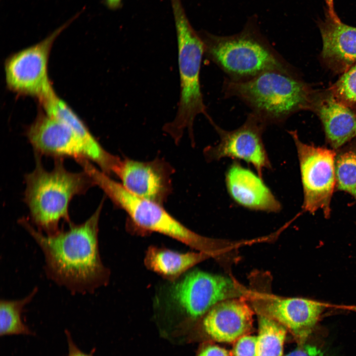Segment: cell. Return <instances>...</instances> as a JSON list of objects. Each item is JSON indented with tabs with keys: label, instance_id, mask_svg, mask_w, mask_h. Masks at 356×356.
I'll return each mask as SVG.
<instances>
[{
	"label": "cell",
	"instance_id": "obj_1",
	"mask_svg": "<svg viewBox=\"0 0 356 356\" xmlns=\"http://www.w3.org/2000/svg\"><path fill=\"white\" fill-rule=\"evenodd\" d=\"M103 202L85 222H71L67 230L52 235L36 229L29 219L19 220L43 253L46 276L71 293H93L109 281L110 271L101 259L98 238Z\"/></svg>",
	"mask_w": 356,
	"mask_h": 356
},
{
	"label": "cell",
	"instance_id": "obj_2",
	"mask_svg": "<svg viewBox=\"0 0 356 356\" xmlns=\"http://www.w3.org/2000/svg\"><path fill=\"white\" fill-rule=\"evenodd\" d=\"M317 90L298 73L278 71L240 81L225 77L222 86L225 97L242 101L267 126L281 125L299 111H312Z\"/></svg>",
	"mask_w": 356,
	"mask_h": 356
},
{
	"label": "cell",
	"instance_id": "obj_3",
	"mask_svg": "<svg viewBox=\"0 0 356 356\" xmlns=\"http://www.w3.org/2000/svg\"><path fill=\"white\" fill-rule=\"evenodd\" d=\"M36 155L34 170L25 176L24 201L29 210L31 222L47 235L57 233L59 222L71 223L69 206L72 198L85 194L94 185L85 171L74 173L66 170L63 159H55L51 171L44 169L41 156Z\"/></svg>",
	"mask_w": 356,
	"mask_h": 356
},
{
	"label": "cell",
	"instance_id": "obj_4",
	"mask_svg": "<svg viewBox=\"0 0 356 356\" xmlns=\"http://www.w3.org/2000/svg\"><path fill=\"white\" fill-rule=\"evenodd\" d=\"M89 174L95 185L101 189L115 206L127 214V229L132 233L144 236L158 233L204 253L214 256L218 251V242L201 236L187 228L169 213L162 205L136 196L125 189L120 182L97 168Z\"/></svg>",
	"mask_w": 356,
	"mask_h": 356
},
{
	"label": "cell",
	"instance_id": "obj_5",
	"mask_svg": "<svg viewBox=\"0 0 356 356\" xmlns=\"http://www.w3.org/2000/svg\"><path fill=\"white\" fill-rule=\"evenodd\" d=\"M198 33L203 43L204 55L230 80H246L269 71L298 73L253 26L248 25L231 36Z\"/></svg>",
	"mask_w": 356,
	"mask_h": 356
},
{
	"label": "cell",
	"instance_id": "obj_6",
	"mask_svg": "<svg viewBox=\"0 0 356 356\" xmlns=\"http://www.w3.org/2000/svg\"><path fill=\"white\" fill-rule=\"evenodd\" d=\"M175 23L178 47L180 77V96L176 116L167 123L163 130L178 142L186 129L194 141L193 124L195 117L202 114L209 120L200 84L203 55V41L190 24L180 0H170Z\"/></svg>",
	"mask_w": 356,
	"mask_h": 356
},
{
	"label": "cell",
	"instance_id": "obj_7",
	"mask_svg": "<svg viewBox=\"0 0 356 356\" xmlns=\"http://www.w3.org/2000/svg\"><path fill=\"white\" fill-rule=\"evenodd\" d=\"M77 13L44 39L9 56L4 62L7 88L18 95L39 100L52 89L48 74L49 57L58 36L81 14Z\"/></svg>",
	"mask_w": 356,
	"mask_h": 356
},
{
	"label": "cell",
	"instance_id": "obj_8",
	"mask_svg": "<svg viewBox=\"0 0 356 356\" xmlns=\"http://www.w3.org/2000/svg\"><path fill=\"white\" fill-rule=\"evenodd\" d=\"M288 133L294 141L299 161L304 193L302 209L311 214L322 210L328 218L336 187V151L304 143L296 130Z\"/></svg>",
	"mask_w": 356,
	"mask_h": 356
},
{
	"label": "cell",
	"instance_id": "obj_9",
	"mask_svg": "<svg viewBox=\"0 0 356 356\" xmlns=\"http://www.w3.org/2000/svg\"><path fill=\"white\" fill-rule=\"evenodd\" d=\"M209 122L220 140L217 144L204 149L207 160L219 161L224 158L242 160L253 165L261 178L265 170L271 169L262 138L267 126L256 115L250 112L245 122L232 131L221 128L212 119Z\"/></svg>",
	"mask_w": 356,
	"mask_h": 356
},
{
	"label": "cell",
	"instance_id": "obj_10",
	"mask_svg": "<svg viewBox=\"0 0 356 356\" xmlns=\"http://www.w3.org/2000/svg\"><path fill=\"white\" fill-rule=\"evenodd\" d=\"M250 297L259 314L267 316L284 326L299 345L312 332L325 303L302 298H284L270 294L254 293Z\"/></svg>",
	"mask_w": 356,
	"mask_h": 356
},
{
	"label": "cell",
	"instance_id": "obj_11",
	"mask_svg": "<svg viewBox=\"0 0 356 356\" xmlns=\"http://www.w3.org/2000/svg\"><path fill=\"white\" fill-rule=\"evenodd\" d=\"M35 154L91 161L90 149L68 125L43 110L26 131Z\"/></svg>",
	"mask_w": 356,
	"mask_h": 356
},
{
	"label": "cell",
	"instance_id": "obj_12",
	"mask_svg": "<svg viewBox=\"0 0 356 356\" xmlns=\"http://www.w3.org/2000/svg\"><path fill=\"white\" fill-rule=\"evenodd\" d=\"M173 172L170 165L162 159L143 162L125 158L114 175L133 194L162 205L171 192Z\"/></svg>",
	"mask_w": 356,
	"mask_h": 356
},
{
	"label": "cell",
	"instance_id": "obj_13",
	"mask_svg": "<svg viewBox=\"0 0 356 356\" xmlns=\"http://www.w3.org/2000/svg\"><path fill=\"white\" fill-rule=\"evenodd\" d=\"M228 193L237 205L249 210L277 213L281 205L262 178L234 161L225 174Z\"/></svg>",
	"mask_w": 356,
	"mask_h": 356
},
{
	"label": "cell",
	"instance_id": "obj_14",
	"mask_svg": "<svg viewBox=\"0 0 356 356\" xmlns=\"http://www.w3.org/2000/svg\"><path fill=\"white\" fill-rule=\"evenodd\" d=\"M253 311L242 297L227 299L212 308L203 320L206 333L220 342L231 343L252 327Z\"/></svg>",
	"mask_w": 356,
	"mask_h": 356
},
{
	"label": "cell",
	"instance_id": "obj_15",
	"mask_svg": "<svg viewBox=\"0 0 356 356\" xmlns=\"http://www.w3.org/2000/svg\"><path fill=\"white\" fill-rule=\"evenodd\" d=\"M322 63L332 72L342 74L356 63V27L335 20L326 12L319 24Z\"/></svg>",
	"mask_w": 356,
	"mask_h": 356
},
{
	"label": "cell",
	"instance_id": "obj_16",
	"mask_svg": "<svg viewBox=\"0 0 356 356\" xmlns=\"http://www.w3.org/2000/svg\"><path fill=\"white\" fill-rule=\"evenodd\" d=\"M312 111L319 119L332 149L336 150L356 137V111L338 101L327 89L317 90Z\"/></svg>",
	"mask_w": 356,
	"mask_h": 356
},
{
	"label": "cell",
	"instance_id": "obj_17",
	"mask_svg": "<svg viewBox=\"0 0 356 356\" xmlns=\"http://www.w3.org/2000/svg\"><path fill=\"white\" fill-rule=\"evenodd\" d=\"M43 109L48 114L68 125L87 143L91 153V162L105 174L110 175L121 158L107 151L91 133L86 125L52 89L39 100Z\"/></svg>",
	"mask_w": 356,
	"mask_h": 356
},
{
	"label": "cell",
	"instance_id": "obj_18",
	"mask_svg": "<svg viewBox=\"0 0 356 356\" xmlns=\"http://www.w3.org/2000/svg\"><path fill=\"white\" fill-rule=\"evenodd\" d=\"M210 257L198 251L180 253L166 247L151 245L146 250L144 264L150 270L167 281H174L196 264Z\"/></svg>",
	"mask_w": 356,
	"mask_h": 356
},
{
	"label": "cell",
	"instance_id": "obj_19",
	"mask_svg": "<svg viewBox=\"0 0 356 356\" xmlns=\"http://www.w3.org/2000/svg\"><path fill=\"white\" fill-rule=\"evenodd\" d=\"M286 330L276 321L259 314L255 356H282Z\"/></svg>",
	"mask_w": 356,
	"mask_h": 356
},
{
	"label": "cell",
	"instance_id": "obj_20",
	"mask_svg": "<svg viewBox=\"0 0 356 356\" xmlns=\"http://www.w3.org/2000/svg\"><path fill=\"white\" fill-rule=\"evenodd\" d=\"M37 288H35L27 296L21 299L0 300V336L18 334H33L32 331L23 322L21 314L25 306L32 300L37 293Z\"/></svg>",
	"mask_w": 356,
	"mask_h": 356
},
{
	"label": "cell",
	"instance_id": "obj_21",
	"mask_svg": "<svg viewBox=\"0 0 356 356\" xmlns=\"http://www.w3.org/2000/svg\"><path fill=\"white\" fill-rule=\"evenodd\" d=\"M336 188L356 200V141L335 150Z\"/></svg>",
	"mask_w": 356,
	"mask_h": 356
},
{
	"label": "cell",
	"instance_id": "obj_22",
	"mask_svg": "<svg viewBox=\"0 0 356 356\" xmlns=\"http://www.w3.org/2000/svg\"><path fill=\"white\" fill-rule=\"evenodd\" d=\"M327 89L338 101L356 111V63Z\"/></svg>",
	"mask_w": 356,
	"mask_h": 356
},
{
	"label": "cell",
	"instance_id": "obj_23",
	"mask_svg": "<svg viewBox=\"0 0 356 356\" xmlns=\"http://www.w3.org/2000/svg\"><path fill=\"white\" fill-rule=\"evenodd\" d=\"M257 338L245 335L239 338L234 346L233 356H255Z\"/></svg>",
	"mask_w": 356,
	"mask_h": 356
},
{
	"label": "cell",
	"instance_id": "obj_24",
	"mask_svg": "<svg viewBox=\"0 0 356 356\" xmlns=\"http://www.w3.org/2000/svg\"><path fill=\"white\" fill-rule=\"evenodd\" d=\"M321 351L316 347L305 344L299 345L285 356H323Z\"/></svg>",
	"mask_w": 356,
	"mask_h": 356
},
{
	"label": "cell",
	"instance_id": "obj_25",
	"mask_svg": "<svg viewBox=\"0 0 356 356\" xmlns=\"http://www.w3.org/2000/svg\"><path fill=\"white\" fill-rule=\"evenodd\" d=\"M198 356H231L226 350L217 346H210L203 349Z\"/></svg>",
	"mask_w": 356,
	"mask_h": 356
},
{
	"label": "cell",
	"instance_id": "obj_26",
	"mask_svg": "<svg viewBox=\"0 0 356 356\" xmlns=\"http://www.w3.org/2000/svg\"><path fill=\"white\" fill-rule=\"evenodd\" d=\"M68 344L69 353L68 356H92L91 354H87L82 352L73 342L70 334L66 331Z\"/></svg>",
	"mask_w": 356,
	"mask_h": 356
},
{
	"label": "cell",
	"instance_id": "obj_27",
	"mask_svg": "<svg viewBox=\"0 0 356 356\" xmlns=\"http://www.w3.org/2000/svg\"><path fill=\"white\" fill-rule=\"evenodd\" d=\"M327 5V12L330 17L334 20H340L335 13L334 7V0H324Z\"/></svg>",
	"mask_w": 356,
	"mask_h": 356
},
{
	"label": "cell",
	"instance_id": "obj_28",
	"mask_svg": "<svg viewBox=\"0 0 356 356\" xmlns=\"http://www.w3.org/2000/svg\"><path fill=\"white\" fill-rule=\"evenodd\" d=\"M122 0H103L104 3L109 9L116 10L122 5Z\"/></svg>",
	"mask_w": 356,
	"mask_h": 356
},
{
	"label": "cell",
	"instance_id": "obj_29",
	"mask_svg": "<svg viewBox=\"0 0 356 356\" xmlns=\"http://www.w3.org/2000/svg\"><path fill=\"white\" fill-rule=\"evenodd\" d=\"M333 307L340 309L344 310L351 311L356 312V305H340V306H333Z\"/></svg>",
	"mask_w": 356,
	"mask_h": 356
}]
</instances>
